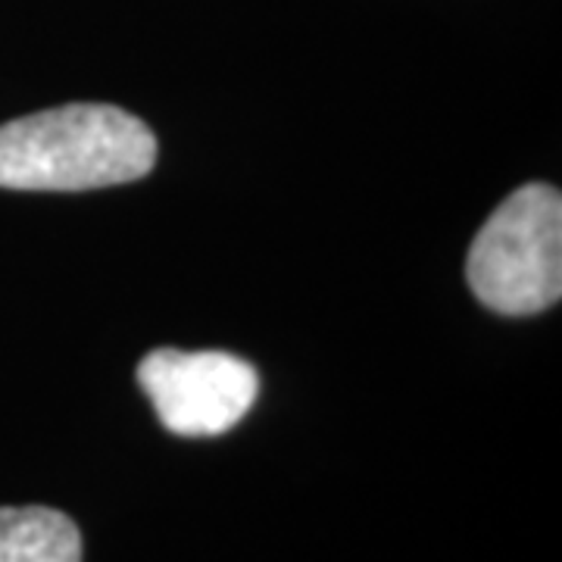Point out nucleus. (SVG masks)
Returning a JSON list of instances; mask_svg holds the SVG:
<instances>
[{"mask_svg":"<svg viewBox=\"0 0 562 562\" xmlns=\"http://www.w3.org/2000/svg\"><path fill=\"white\" fill-rule=\"evenodd\" d=\"M157 166L150 125L113 103H63L0 125V188L94 191Z\"/></svg>","mask_w":562,"mask_h":562,"instance_id":"f257e3e1","label":"nucleus"},{"mask_svg":"<svg viewBox=\"0 0 562 562\" xmlns=\"http://www.w3.org/2000/svg\"><path fill=\"white\" fill-rule=\"evenodd\" d=\"M465 281L501 316H535L562 297V198L531 181L491 213L469 247Z\"/></svg>","mask_w":562,"mask_h":562,"instance_id":"f03ea898","label":"nucleus"},{"mask_svg":"<svg viewBox=\"0 0 562 562\" xmlns=\"http://www.w3.org/2000/svg\"><path fill=\"white\" fill-rule=\"evenodd\" d=\"M138 384L162 428L179 438L225 435L260 394L257 369L225 350H150L138 362Z\"/></svg>","mask_w":562,"mask_h":562,"instance_id":"7ed1b4c3","label":"nucleus"},{"mask_svg":"<svg viewBox=\"0 0 562 562\" xmlns=\"http://www.w3.org/2000/svg\"><path fill=\"white\" fill-rule=\"evenodd\" d=\"M0 562H81V531L50 506H0Z\"/></svg>","mask_w":562,"mask_h":562,"instance_id":"20e7f679","label":"nucleus"}]
</instances>
